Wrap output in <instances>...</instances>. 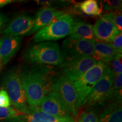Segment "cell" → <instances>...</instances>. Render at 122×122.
Segmentation results:
<instances>
[{"mask_svg": "<svg viewBox=\"0 0 122 122\" xmlns=\"http://www.w3.org/2000/svg\"><path fill=\"white\" fill-rule=\"evenodd\" d=\"M22 86L29 107H38L51 91L56 74L49 65L29 64L19 71Z\"/></svg>", "mask_w": 122, "mask_h": 122, "instance_id": "obj_1", "label": "cell"}, {"mask_svg": "<svg viewBox=\"0 0 122 122\" xmlns=\"http://www.w3.org/2000/svg\"><path fill=\"white\" fill-rule=\"evenodd\" d=\"M29 64L61 65L63 63L61 50L58 44L52 41L37 43L29 48L24 54Z\"/></svg>", "mask_w": 122, "mask_h": 122, "instance_id": "obj_2", "label": "cell"}, {"mask_svg": "<svg viewBox=\"0 0 122 122\" xmlns=\"http://www.w3.org/2000/svg\"><path fill=\"white\" fill-rule=\"evenodd\" d=\"M3 86L14 107L23 114L30 111L25 92L23 88L19 71L16 68L9 71L3 78Z\"/></svg>", "mask_w": 122, "mask_h": 122, "instance_id": "obj_3", "label": "cell"}, {"mask_svg": "<svg viewBox=\"0 0 122 122\" xmlns=\"http://www.w3.org/2000/svg\"><path fill=\"white\" fill-rule=\"evenodd\" d=\"M74 22L71 15L64 14L49 25L38 30L33 40L36 42H41L63 39L70 35Z\"/></svg>", "mask_w": 122, "mask_h": 122, "instance_id": "obj_4", "label": "cell"}, {"mask_svg": "<svg viewBox=\"0 0 122 122\" xmlns=\"http://www.w3.org/2000/svg\"><path fill=\"white\" fill-rule=\"evenodd\" d=\"M106 66L105 63L98 62L80 79L74 83L77 96L79 109L85 105L92 90L103 75Z\"/></svg>", "mask_w": 122, "mask_h": 122, "instance_id": "obj_5", "label": "cell"}, {"mask_svg": "<svg viewBox=\"0 0 122 122\" xmlns=\"http://www.w3.org/2000/svg\"><path fill=\"white\" fill-rule=\"evenodd\" d=\"M95 41L68 36L63 41L62 49L61 50L63 62L92 57Z\"/></svg>", "mask_w": 122, "mask_h": 122, "instance_id": "obj_6", "label": "cell"}, {"mask_svg": "<svg viewBox=\"0 0 122 122\" xmlns=\"http://www.w3.org/2000/svg\"><path fill=\"white\" fill-rule=\"evenodd\" d=\"M114 75L110 67L107 65L105 72L100 80L94 85L88 96L86 107L102 105L111 97V91L114 82Z\"/></svg>", "mask_w": 122, "mask_h": 122, "instance_id": "obj_7", "label": "cell"}, {"mask_svg": "<svg viewBox=\"0 0 122 122\" xmlns=\"http://www.w3.org/2000/svg\"><path fill=\"white\" fill-rule=\"evenodd\" d=\"M51 91L58 93L72 115H77L78 102L74 82L62 74L56 76L53 80Z\"/></svg>", "mask_w": 122, "mask_h": 122, "instance_id": "obj_8", "label": "cell"}, {"mask_svg": "<svg viewBox=\"0 0 122 122\" xmlns=\"http://www.w3.org/2000/svg\"><path fill=\"white\" fill-rule=\"evenodd\" d=\"M38 109L49 115L61 118H73V115L58 93L51 91L44 98Z\"/></svg>", "mask_w": 122, "mask_h": 122, "instance_id": "obj_9", "label": "cell"}, {"mask_svg": "<svg viewBox=\"0 0 122 122\" xmlns=\"http://www.w3.org/2000/svg\"><path fill=\"white\" fill-rule=\"evenodd\" d=\"M98 62L93 57H88L68 62H63L59 66L62 75L74 83Z\"/></svg>", "mask_w": 122, "mask_h": 122, "instance_id": "obj_10", "label": "cell"}, {"mask_svg": "<svg viewBox=\"0 0 122 122\" xmlns=\"http://www.w3.org/2000/svg\"><path fill=\"white\" fill-rule=\"evenodd\" d=\"M93 31L96 39L106 43L111 42L120 33L112 22L111 12L98 19L93 27Z\"/></svg>", "mask_w": 122, "mask_h": 122, "instance_id": "obj_11", "label": "cell"}, {"mask_svg": "<svg viewBox=\"0 0 122 122\" xmlns=\"http://www.w3.org/2000/svg\"><path fill=\"white\" fill-rule=\"evenodd\" d=\"M35 18L27 15H21L14 19L3 32L5 35L13 36H28L32 35Z\"/></svg>", "mask_w": 122, "mask_h": 122, "instance_id": "obj_12", "label": "cell"}, {"mask_svg": "<svg viewBox=\"0 0 122 122\" xmlns=\"http://www.w3.org/2000/svg\"><path fill=\"white\" fill-rule=\"evenodd\" d=\"M0 45V57L3 65L10 61L19 50L22 44V37L5 35Z\"/></svg>", "mask_w": 122, "mask_h": 122, "instance_id": "obj_13", "label": "cell"}, {"mask_svg": "<svg viewBox=\"0 0 122 122\" xmlns=\"http://www.w3.org/2000/svg\"><path fill=\"white\" fill-rule=\"evenodd\" d=\"M64 14L63 11L50 7H44L39 10L35 17L32 34L49 25Z\"/></svg>", "mask_w": 122, "mask_h": 122, "instance_id": "obj_14", "label": "cell"}, {"mask_svg": "<svg viewBox=\"0 0 122 122\" xmlns=\"http://www.w3.org/2000/svg\"><path fill=\"white\" fill-rule=\"evenodd\" d=\"M119 53L110 43L96 41L94 46V53L92 57L98 62L109 63L115 58Z\"/></svg>", "mask_w": 122, "mask_h": 122, "instance_id": "obj_15", "label": "cell"}, {"mask_svg": "<svg viewBox=\"0 0 122 122\" xmlns=\"http://www.w3.org/2000/svg\"><path fill=\"white\" fill-rule=\"evenodd\" d=\"M22 118L26 122H66L74 120L73 118H61L49 115L36 107H30L28 113L23 114Z\"/></svg>", "mask_w": 122, "mask_h": 122, "instance_id": "obj_16", "label": "cell"}, {"mask_svg": "<svg viewBox=\"0 0 122 122\" xmlns=\"http://www.w3.org/2000/svg\"><path fill=\"white\" fill-rule=\"evenodd\" d=\"M98 122H122V101L110 103L99 115Z\"/></svg>", "mask_w": 122, "mask_h": 122, "instance_id": "obj_17", "label": "cell"}, {"mask_svg": "<svg viewBox=\"0 0 122 122\" xmlns=\"http://www.w3.org/2000/svg\"><path fill=\"white\" fill-rule=\"evenodd\" d=\"M69 36L88 40H96L91 24L84 21L74 22Z\"/></svg>", "mask_w": 122, "mask_h": 122, "instance_id": "obj_18", "label": "cell"}, {"mask_svg": "<svg viewBox=\"0 0 122 122\" xmlns=\"http://www.w3.org/2000/svg\"><path fill=\"white\" fill-rule=\"evenodd\" d=\"M79 8L88 15H100L102 13V7L96 0H86L82 2L79 4Z\"/></svg>", "mask_w": 122, "mask_h": 122, "instance_id": "obj_19", "label": "cell"}, {"mask_svg": "<svg viewBox=\"0 0 122 122\" xmlns=\"http://www.w3.org/2000/svg\"><path fill=\"white\" fill-rule=\"evenodd\" d=\"M122 74L114 76V82L111 91L110 99L114 101H122Z\"/></svg>", "mask_w": 122, "mask_h": 122, "instance_id": "obj_20", "label": "cell"}, {"mask_svg": "<svg viewBox=\"0 0 122 122\" xmlns=\"http://www.w3.org/2000/svg\"><path fill=\"white\" fill-rule=\"evenodd\" d=\"M23 115L18 110L12 107H0V120H12Z\"/></svg>", "mask_w": 122, "mask_h": 122, "instance_id": "obj_21", "label": "cell"}, {"mask_svg": "<svg viewBox=\"0 0 122 122\" xmlns=\"http://www.w3.org/2000/svg\"><path fill=\"white\" fill-rule=\"evenodd\" d=\"M98 114L93 108H89L81 114L78 122H98Z\"/></svg>", "mask_w": 122, "mask_h": 122, "instance_id": "obj_22", "label": "cell"}, {"mask_svg": "<svg viewBox=\"0 0 122 122\" xmlns=\"http://www.w3.org/2000/svg\"><path fill=\"white\" fill-rule=\"evenodd\" d=\"M122 54H118L116 56L113 60L111 61V70H112L114 76L122 74Z\"/></svg>", "mask_w": 122, "mask_h": 122, "instance_id": "obj_23", "label": "cell"}, {"mask_svg": "<svg viewBox=\"0 0 122 122\" xmlns=\"http://www.w3.org/2000/svg\"><path fill=\"white\" fill-rule=\"evenodd\" d=\"M112 13V20L119 32L122 31V15L121 10L111 11Z\"/></svg>", "mask_w": 122, "mask_h": 122, "instance_id": "obj_24", "label": "cell"}, {"mask_svg": "<svg viewBox=\"0 0 122 122\" xmlns=\"http://www.w3.org/2000/svg\"><path fill=\"white\" fill-rule=\"evenodd\" d=\"M110 44L119 54H122V32H120Z\"/></svg>", "mask_w": 122, "mask_h": 122, "instance_id": "obj_25", "label": "cell"}, {"mask_svg": "<svg viewBox=\"0 0 122 122\" xmlns=\"http://www.w3.org/2000/svg\"><path fill=\"white\" fill-rule=\"evenodd\" d=\"M11 105L10 98L6 91L5 89L0 90V107H8Z\"/></svg>", "mask_w": 122, "mask_h": 122, "instance_id": "obj_26", "label": "cell"}, {"mask_svg": "<svg viewBox=\"0 0 122 122\" xmlns=\"http://www.w3.org/2000/svg\"><path fill=\"white\" fill-rule=\"evenodd\" d=\"M106 5L105 8L107 10H115V11H118L121 10L122 1H106Z\"/></svg>", "mask_w": 122, "mask_h": 122, "instance_id": "obj_27", "label": "cell"}, {"mask_svg": "<svg viewBox=\"0 0 122 122\" xmlns=\"http://www.w3.org/2000/svg\"><path fill=\"white\" fill-rule=\"evenodd\" d=\"M8 21V18L6 15L0 13V31L4 28L5 24Z\"/></svg>", "mask_w": 122, "mask_h": 122, "instance_id": "obj_28", "label": "cell"}, {"mask_svg": "<svg viewBox=\"0 0 122 122\" xmlns=\"http://www.w3.org/2000/svg\"><path fill=\"white\" fill-rule=\"evenodd\" d=\"M13 2V1H11V0H0V7H4Z\"/></svg>", "mask_w": 122, "mask_h": 122, "instance_id": "obj_29", "label": "cell"}, {"mask_svg": "<svg viewBox=\"0 0 122 122\" xmlns=\"http://www.w3.org/2000/svg\"><path fill=\"white\" fill-rule=\"evenodd\" d=\"M11 120H13V122H26L22 118V116L20 117H18V118L14 119H12Z\"/></svg>", "mask_w": 122, "mask_h": 122, "instance_id": "obj_30", "label": "cell"}, {"mask_svg": "<svg viewBox=\"0 0 122 122\" xmlns=\"http://www.w3.org/2000/svg\"><path fill=\"white\" fill-rule=\"evenodd\" d=\"M2 65V61H1V57H0V68L1 67V66Z\"/></svg>", "mask_w": 122, "mask_h": 122, "instance_id": "obj_31", "label": "cell"}, {"mask_svg": "<svg viewBox=\"0 0 122 122\" xmlns=\"http://www.w3.org/2000/svg\"><path fill=\"white\" fill-rule=\"evenodd\" d=\"M1 40L0 39V45H1Z\"/></svg>", "mask_w": 122, "mask_h": 122, "instance_id": "obj_32", "label": "cell"}]
</instances>
